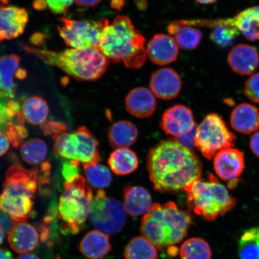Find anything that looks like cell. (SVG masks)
I'll list each match as a JSON object with an SVG mask.
<instances>
[{
    "label": "cell",
    "instance_id": "32",
    "mask_svg": "<svg viewBox=\"0 0 259 259\" xmlns=\"http://www.w3.org/2000/svg\"><path fill=\"white\" fill-rule=\"evenodd\" d=\"M21 156L26 163L34 165L41 163L47 158L48 148L46 142L39 138H31L21 147Z\"/></svg>",
    "mask_w": 259,
    "mask_h": 259
},
{
    "label": "cell",
    "instance_id": "1",
    "mask_svg": "<svg viewBox=\"0 0 259 259\" xmlns=\"http://www.w3.org/2000/svg\"><path fill=\"white\" fill-rule=\"evenodd\" d=\"M147 169L154 189L162 193L185 191L201 180L202 164L197 155L178 141L168 139L151 148Z\"/></svg>",
    "mask_w": 259,
    "mask_h": 259
},
{
    "label": "cell",
    "instance_id": "40",
    "mask_svg": "<svg viewBox=\"0 0 259 259\" xmlns=\"http://www.w3.org/2000/svg\"><path fill=\"white\" fill-rule=\"evenodd\" d=\"M11 144L7 136L4 132L0 131V157L7 153Z\"/></svg>",
    "mask_w": 259,
    "mask_h": 259
},
{
    "label": "cell",
    "instance_id": "41",
    "mask_svg": "<svg viewBox=\"0 0 259 259\" xmlns=\"http://www.w3.org/2000/svg\"><path fill=\"white\" fill-rule=\"evenodd\" d=\"M250 147L252 153L259 158V132L254 133L252 136L250 142Z\"/></svg>",
    "mask_w": 259,
    "mask_h": 259
},
{
    "label": "cell",
    "instance_id": "12",
    "mask_svg": "<svg viewBox=\"0 0 259 259\" xmlns=\"http://www.w3.org/2000/svg\"><path fill=\"white\" fill-rule=\"evenodd\" d=\"M244 166V155L237 149H226L213 157V168L216 174L220 179L228 183L230 189H234L238 186Z\"/></svg>",
    "mask_w": 259,
    "mask_h": 259
},
{
    "label": "cell",
    "instance_id": "24",
    "mask_svg": "<svg viewBox=\"0 0 259 259\" xmlns=\"http://www.w3.org/2000/svg\"><path fill=\"white\" fill-rule=\"evenodd\" d=\"M108 235L93 230L84 236L79 244V250L89 259H102L111 251Z\"/></svg>",
    "mask_w": 259,
    "mask_h": 259
},
{
    "label": "cell",
    "instance_id": "5",
    "mask_svg": "<svg viewBox=\"0 0 259 259\" xmlns=\"http://www.w3.org/2000/svg\"><path fill=\"white\" fill-rule=\"evenodd\" d=\"M37 167L27 169L21 165H12L6 171L0 209L16 223L26 222L34 205L38 187Z\"/></svg>",
    "mask_w": 259,
    "mask_h": 259
},
{
    "label": "cell",
    "instance_id": "45",
    "mask_svg": "<svg viewBox=\"0 0 259 259\" xmlns=\"http://www.w3.org/2000/svg\"><path fill=\"white\" fill-rule=\"evenodd\" d=\"M111 5L113 8L119 9L124 5V2L122 0H112Z\"/></svg>",
    "mask_w": 259,
    "mask_h": 259
},
{
    "label": "cell",
    "instance_id": "27",
    "mask_svg": "<svg viewBox=\"0 0 259 259\" xmlns=\"http://www.w3.org/2000/svg\"><path fill=\"white\" fill-rule=\"evenodd\" d=\"M167 31L174 35L178 46L184 50L196 48L203 38L202 32L198 28L192 26L180 25L175 21L168 25Z\"/></svg>",
    "mask_w": 259,
    "mask_h": 259
},
{
    "label": "cell",
    "instance_id": "44",
    "mask_svg": "<svg viewBox=\"0 0 259 259\" xmlns=\"http://www.w3.org/2000/svg\"><path fill=\"white\" fill-rule=\"evenodd\" d=\"M16 259H40L36 254L32 253H25L19 255Z\"/></svg>",
    "mask_w": 259,
    "mask_h": 259
},
{
    "label": "cell",
    "instance_id": "22",
    "mask_svg": "<svg viewBox=\"0 0 259 259\" xmlns=\"http://www.w3.org/2000/svg\"><path fill=\"white\" fill-rule=\"evenodd\" d=\"M230 121L233 129L239 134H253L259 129V110L249 103H241L233 110Z\"/></svg>",
    "mask_w": 259,
    "mask_h": 259
},
{
    "label": "cell",
    "instance_id": "15",
    "mask_svg": "<svg viewBox=\"0 0 259 259\" xmlns=\"http://www.w3.org/2000/svg\"><path fill=\"white\" fill-rule=\"evenodd\" d=\"M183 25L201 26L212 28L210 38L213 43L222 48L228 47L241 33L235 24L234 18L216 20H180Z\"/></svg>",
    "mask_w": 259,
    "mask_h": 259
},
{
    "label": "cell",
    "instance_id": "30",
    "mask_svg": "<svg viewBox=\"0 0 259 259\" xmlns=\"http://www.w3.org/2000/svg\"><path fill=\"white\" fill-rule=\"evenodd\" d=\"M125 259H157V248L144 236L131 239L124 250Z\"/></svg>",
    "mask_w": 259,
    "mask_h": 259
},
{
    "label": "cell",
    "instance_id": "39",
    "mask_svg": "<svg viewBox=\"0 0 259 259\" xmlns=\"http://www.w3.org/2000/svg\"><path fill=\"white\" fill-rule=\"evenodd\" d=\"M16 223V222L7 213L0 209V226L4 230L6 234H9Z\"/></svg>",
    "mask_w": 259,
    "mask_h": 259
},
{
    "label": "cell",
    "instance_id": "10",
    "mask_svg": "<svg viewBox=\"0 0 259 259\" xmlns=\"http://www.w3.org/2000/svg\"><path fill=\"white\" fill-rule=\"evenodd\" d=\"M89 220L97 230L111 235L121 231L127 216L120 202L107 196L104 190H99L94 197Z\"/></svg>",
    "mask_w": 259,
    "mask_h": 259
},
{
    "label": "cell",
    "instance_id": "47",
    "mask_svg": "<svg viewBox=\"0 0 259 259\" xmlns=\"http://www.w3.org/2000/svg\"><path fill=\"white\" fill-rule=\"evenodd\" d=\"M195 1L202 5H210L215 2L217 0H195Z\"/></svg>",
    "mask_w": 259,
    "mask_h": 259
},
{
    "label": "cell",
    "instance_id": "20",
    "mask_svg": "<svg viewBox=\"0 0 259 259\" xmlns=\"http://www.w3.org/2000/svg\"><path fill=\"white\" fill-rule=\"evenodd\" d=\"M125 108L130 114L138 118L150 117L156 109L157 103L151 91L137 87L130 91L125 100Z\"/></svg>",
    "mask_w": 259,
    "mask_h": 259
},
{
    "label": "cell",
    "instance_id": "36",
    "mask_svg": "<svg viewBox=\"0 0 259 259\" xmlns=\"http://www.w3.org/2000/svg\"><path fill=\"white\" fill-rule=\"evenodd\" d=\"M40 128L45 135H54V137L64 134L67 129L66 124L56 121H47L40 125Z\"/></svg>",
    "mask_w": 259,
    "mask_h": 259
},
{
    "label": "cell",
    "instance_id": "2",
    "mask_svg": "<svg viewBox=\"0 0 259 259\" xmlns=\"http://www.w3.org/2000/svg\"><path fill=\"white\" fill-rule=\"evenodd\" d=\"M145 38L127 16H118L103 29L100 50L115 63L123 62L131 69L143 66L147 58Z\"/></svg>",
    "mask_w": 259,
    "mask_h": 259
},
{
    "label": "cell",
    "instance_id": "42",
    "mask_svg": "<svg viewBox=\"0 0 259 259\" xmlns=\"http://www.w3.org/2000/svg\"><path fill=\"white\" fill-rule=\"evenodd\" d=\"M102 0H74L77 5L81 7H95Z\"/></svg>",
    "mask_w": 259,
    "mask_h": 259
},
{
    "label": "cell",
    "instance_id": "17",
    "mask_svg": "<svg viewBox=\"0 0 259 259\" xmlns=\"http://www.w3.org/2000/svg\"><path fill=\"white\" fill-rule=\"evenodd\" d=\"M179 48L174 37L165 34H155L147 45V56L153 63L164 66L176 61Z\"/></svg>",
    "mask_w": 259,
    "mask_h": 259
},
{
    "label": "cell",
    "instance_id": "3",
    "mask_svg": "<svg viewBox=\"0 0 259 259\" xmlns=\"http://www.w3.org/2000/svg\"><path fill=\"white\" fill-rule=\"evenodd\" d=\"M193 220L189 211L173 202L155 203L142 219V234L159 250L174 247L188 234Z\"/></svg>",
    "mask_w": 259,
    "mask_h": 259
},
{
    "label": "cell",
    "instance_id": "13",
    "mask_svg": "<svg viewBox=\"0 0 259 259\" xmlns=\"http://www.w3.org/2000/svg\"><path fill=\"white\" fill-rule=\"evenodd\" d=\"M160 127L167 135L178 139L189 134L195 128L192 110L183 105L170 107L162 116Z\"/></svg>",
    "mask_w": 259,
    "mask_h": 259
},
{
    "label": "cell",
    "instance_id": "37",
    "mask_svg": "<svg viewBox=\"0 0 259 259\" xmlns=\"http://www.w3.org/2000/svg\"><path fill=\"white\" fill-rule=\"evenodd\" d=\"M79 162L76 160H69L65 162L63 166L62 174L66 182H70L76 177L79 176L78 166Z\"/></svg>",
    "mask_w": 259,
    "mask_h": 259
},
{
    "label": "cell",
    "instance_id": "11",
    "mask_svg": "<svg viewBox=\"0 0 259 259\" xmlns=\"http://www.w3.org/2000/svg\"><path fill=\"white\" fill-rule=\"evenodd\" d=\"M108 24L106 19L95 21L62 18L58 30L67 46L80 50L93 48L100 51V36Z\"/></svg>",
    "mask_w": 259,
    "mask_h": 259
},
{
    "label": "cell",
    "instance_id": "28",
    "mask_svg": "<svg viewBox=\"0 0 259 259\" xmlns=\"http://www.w3.org/2000/svg\"><path fill=\"white\" fill-rule=\"evenodd\" d=\"M234 19L236 27L247 39L259 40V5L245 9Z\"/></svg>",
    "mask_w": 259,
    "mask_h": 259
},
{
    "label": "cell",
    "instance_id": "16",
    "mask_svg": "<svg viewBox=\"0 0 259 259\" xmlns=\"http://www.w3.org/2000/svg\"><path fill=\"white\" fill-rule=\"evenodd\" d=\"M150 90L155 96L161 100L176 98L182 88L179 74L171 68H161L152 74Z\"/></svg>",
    "mask_w": 259,
    "mask_h": 259
},
{
    "label": "cell",
    "instance_id": "31",
    "mask_svg": "<svg viewBox=\"0 0 259 259\" xmlns=\"http://www.w3.org/2000/svg\"><path fill=\"white\" fill-rule=\"evenodd\" d=\"M181 259H211L212 251L208 242L200 238H191L180 249Z\"/></svg>",
    "mask_w": 259,
    "mask_h": 259
},
{
    "label": "cell",
    "instance_id": "18",
    "mask_svg": "<svg viewBox=\"0 0 259 259\" xmlns=\"http://www.w3.org/2000/svg\"><path fill=\"white\" fill-rule=\"evenodd\" d=\"M20 58L16 55H5L0 57V100L11 101L16 95L17 85L15 76L19 79Z\"/></svg>",
    "mask_w": 259,
    "mask_h": 259
},
{
    "label": "cell",
    "instance_id": "19",
    "mask_svg": "<svg viewBox=\"0 0 259 259\" xmlns=\"http://www.w3.org/2000/svg\"><path fill=\"white\" fill-rule=\"evenodd\" d=\"M228 61L234 72L242 76L250 75L258 66V52L251 45L239 44L230 51Z\"/></svg>",
    "mask_w": 259,
    "mask_h": 259
},
{
    "label": "cell",
    "instance_id": "23",
    "mask_svg": "<svg viewBox=\"0 0 259 259\" xmlns=\"http://www.w3.org/2000/svg\"><path fill=\"white\" fill-rule=\"evenodd\" d=\"M153 205L150 192L141 186H127L124 190V208L134 217L145 214Z\"/></svg>",
    "mask_w": 259,
    "mask_h": 259
},
{
    "label": "cell",
    "instance_id": "7",
    "mask_svg": "<svg viewBox=\"0 0 259 259\" xmlns=\"http://www.w3.org/2000/svg\"><path fill=\"white\" fill-rule=\"evenodd\" d=\"M93 199L92 189L80 175L65 183L58 206V218L62 222L61 231L64 234L76 235L82 229L89 219Z\"/></svg>",
    "mask_w": 259,
    "mask_h": 259
},
{
    "label": "cell",
    "instance_id": "35",
    "mask_svg": "<svg viewBox=\"0 0 259 259\" xmlns=\"http://www.w3.org/2000/svg\"><path fill=\"white\" fill-rule=\"evenodd\" d=\"M244 93L251 101L259 103V73L252 74L246 81Z\"/></svg>",
    "mask_w": 259,
    "mask_h": 259
},
{
    "label": "cell",
    "instance_id": "8",
    "mask_svg": "<svg viewBox=\"0 0 259 259\" xmlns=\"http://www.w3.org/2000/svg\"><path fill=\"white\" fill-rule=\"evenodd\" d=\"M53 139L54 153L58 156L82 164L100 163L102 160L98 142L85 127H80L69 134L55 136Z\"/></svg>",
    "mask_w": 259,
    "mask_h": 259
},
{
    "label": "cell",
    "instance_id": "34",
    "mask_svg": "<svg viewBox=\"0 0 259 259\" xmlns=\"http://www.w3.org/2000/svg\"><path fill=\"white\" fill-rule=\"evenodd\" d=\"M87 181L91 186L103 190L112 183L111 171L104 165L97 163L82 164Z\"/></svg>",
    "mask_w": 259,
    "mask_h": 259
},
{
    "label": "cell",
    "instance_id": "14",
    "mask_svg": "<svg viewBox=\"0 0 259 259\" xmlns=\"http://www.w3.org/2000/svg\"><path fill=\"white\" fill-rule=\"evenodd\" d=\"M28 18L25 9L9 6L0 0V42L14 39L23 33Z\"/></svg>",
    "mask_w": 259,
    "mask_h": 259
},
{
    "label": "cell",
    "instance_id": "33",
    "mask_svg": "<svg viewBox=\"0 0 259 259\" xmlns=\"http://www.w3.org/2000/svg\"><path fill=\"white\" fill-rule=\"evenodd\" d=\"M238 254L240 259H259V227L243 233L239 241Z\"/></svg>",
    "mask_w": 259,
    "mask_h": 259
},
{
    "label": "cell",
    "instance_id": "46",
    "mask_svg": "<svg viewBox=\"0 0 259 259\" xmlns=\"http://www.w3.org/2000/svg\"><path fill=\"white\" fill-rule=\"evenodd\" d=\"M6 233L4 230L3 229L1 226H0V246H1L3 242H4L5 238Z\"/></svg>",
    "mask_w": 259,
    "mask_h": 259
},
{
    "label": "cell",
    "instance_id": "6",
    "mask_svg": "<svg viewBox=\"0 0 259 259\" xmlns=\"http://www.w3.org/2000/svg\"><path fill=\"white\" fill-rule=\"evenodd\" d=\"M184 192L189 208L208 222L225 215L237 204L236 198L212 174H209L208 181H194Z\"/></svg>",
    "mask_w": 259,
    "mask_h": 259
},
{
    "label": "cell",
    "instance_id": "25",
    "mask_svg": "<svg viewBox=\"0 0 259 259\" xmlns=\"http://www.w3.org/2000/svg\"><path fill=\"white\" fill-rule=\"evenodd\" d=\"M138 137V128L131 122L122 120L111 126L108 132L110 145L114 149L128 148L134 145Z\"/></svg>",
    "mask_w": 259,
    "mask_h": 259
},
{
    "label": "cell",
    "instance_id": "4",
    "mask_svg": "<svg viewBox=\"0 0 259 259\" xmlns=\"http://www.w3.org/2000/svg\"><path fill=\"white\" fill-rule=\"evenodd\" d=\"M26 53L32 55L44 63L59 68L77 80L95 81L108 69L109 59L96 49H70L61 52L41 50L21 43Z\"/></svg>",
    "mask_w": 259,
    "mask_h": 259
},
{
    "label": "cell",
    "instance_id": "9",
    "mask_svg": "<svg viewBox=\"0 0 259 259\" xmlns=\"http://www.w3.org/2000/svg\"><path fill=\"white\" fill-rule=\"evenodd\" d=\"M236 137L218 113L207 115L196 128L194 146L208 160L234 147Z\"/></svg>",
    "mask_w": 259,
    "mask_h": 259
},
{
    "label": "cell",
    "instance_id": "43",
    "mask_svg": "<svg viewBox=\"0 0 259 259\" xmlns=\"http://www.w3.org/2000/svg\"><path fill=\"white\" fill-rule=\"evenodd\" d=\"M0 259H14V257L8 249L0 248Z\"/></svg>",
    "mask_w": 259,
    "mask_h": 259
},
{
    "label": "cell",
    "instance_id": "38",
    "mask_svg": "<svg viewBox=\"0 0 259 259\" xmlns=\"http://www.w3.org/2000/svg\"><path fill=\"white\" fill-rule=\"evenodd\" d=\"M49 9L54 14H63L72 5L74 0H45Z\"/></svg>",
    "mask_w": 259,
    "mask_h": 259
},
{
    "label": "cell",
    "instance_id": "29",
    "mask_svg": "<svg viewBox=\"0 0 259 259\" xmlns=\"http://www.w3.org/2000/svg\"><path fill=\"white\" fill-rule=\"evenodd\" d=\"M22 115L29 124L41 125L47 121L50 109L41 97L32 96L25 100L21 107Z\"/></svg>",
    "mask_w": 259,
    "mask_h": 259
},
{
    "label": "cell",
    "instance_id": "21",
    "mask_svg": "<svg viewBox=\"0 0 259 259\" xmlns=\"http://www.w3.org/2000/svg\"><path fill=\"white\" fill-rule=\"evenodd\" d=\"M39 237L37 229L30 223L18 222L9 232L8 241L17 253H29L37 248Z\"/></svg>",
    "mask_w": 259,
    "mask_h": 259
},
{
    "label": "cell",
    "instance_id": "26",
    "mask_svg": "<svg viewBox=\"0 0 259 259\" xmlns=\"http://www.w3.org/2000/svg\"><path fill=\"white\" fill-rule=\"evenodd\" d=\"M108 164L113 173L126 176L138 169L139 160L137 154L129 149H116L110 155Z\"/></svg>",
    "mask_w": 259,
    "mask_h": 259
}]
</instances>
